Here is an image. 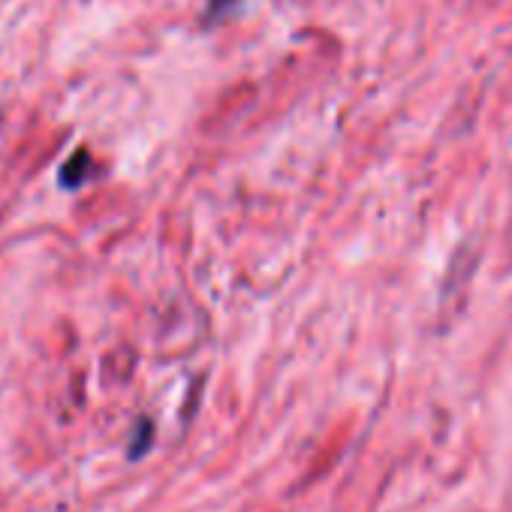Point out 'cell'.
I'll use <instances>...</instances> for the list:
<instances>
[{"mask_svg": "<svg viewBox=\"0 0 512 512\" xmlns=\"http://www.w3.org/2000/svg\"><path fill=\"white\" fill-rule=\"evenodd\" d=\"M88 172H91V154H88L85 148H79V151L64 163V169H61V184H64L67 190L82 187V184L88 181Z\"/></svg>", "mask_w": 512, "mask_h": 512, "instance_id": "cell-1", "label": "cell"}]
</instances>
